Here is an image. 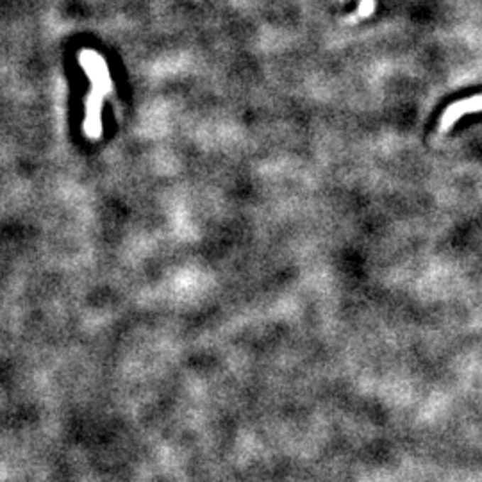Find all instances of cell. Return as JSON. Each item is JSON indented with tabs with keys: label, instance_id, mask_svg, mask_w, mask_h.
I'll return each instance as SVG.
<instances>
[{
	"label": "cell",
	"instance_id": "6da1fadb",
	"mask_svg": "<svg viewBox=\"0 0 482 482\" xmlns=\"http://www.w3.org/2000/svg\"><path fill=\"white\" fill-rule=\"evenodd\" d=\"M482 111V95H475V97H468V99L457 100V102L450 104L445 111H443L442 118H439V133H447L454 124L463 118L464 114H471V113H481Z\"/></svg>",
	"mask_w": 482,
	"mask_h": 482
}]
</instances>
